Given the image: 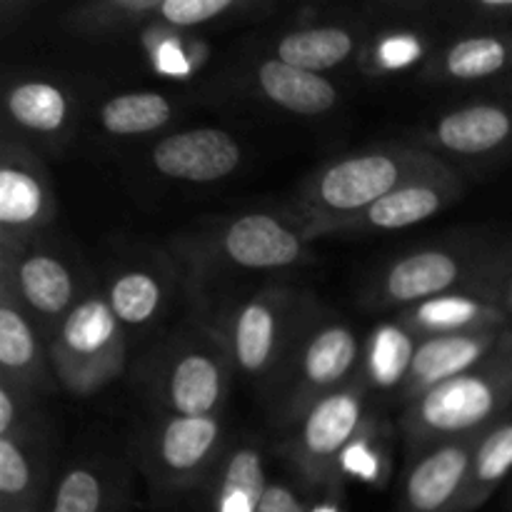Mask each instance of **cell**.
Masks as SVG:
<instances>
[{"label": "cell", "instance_id": "cell-42", "mask_svg": "<svg viewBox=\"0 0 512 512\" xmlns=\"http://www.w3.org/2000/svg\"><path fill=\"white\" fill-rule=\"evenodd\" d=\"M510 508H512V478H510Z\"/></svg>", "mask_w": 512, "mask_h": 512}, {"label": "cell", "instance_id": "cell-26", "mask_svg": "<svg viewBox=\"0 0 512 512\" xmlns=\"http://www.w3.org/2000/svg\"><path fill=\"white\" fill-rule=\"evenodd\" d=\"M103 295L125 333H143L168 310L170 283L148 260H130L113 270Z\"/></svg>", "mask_w": 512, "mask_h": 512}, {"label": "cell", "instance_id": "cell-9", "mask_svg": "<svg viewBox=\"0 0 512 512\" xmlns=\"http://www.w3.org/2000/svg\"><path fill=\"white\" fill-rule=\"evenodd\" d=\"M308 258L310 240L290 213H240L190 240V263L210 273H280Z\"/></svg>", "mask_w": 512, "mask_h": 512}, {"label": "cell", "instance_id": "cell-40", "mask_svg": "<svg viewBox=\"0 0 512 512\" xmlns=\"http://www.w3.org/2000/svg\"><path fill=\"white\" fill-rule=\"evenodd\" d=\"M495 293H498L500 308L505 310V315H508V320L512 323V258H510V263L503 268V273L498 275Z\"/></svg>", "mask_w": 512, "mask_h": 512}, {"label": "cell", "instance_id": "cell-11", "mask_svg": "<svg viewBox=\"0 0 512 512\" xmlns=\"http://www.w3.org/2000/svg\"><path fill=\"white\" fill-rule=\"evenodd\" d=\"M418 145L445 163H508L512 160V98L490 93L453 105L423 125Z\"/></svg>", "mask_w": 512, "mask_h": 512}, {"label": "cell", "instance_id": "cell-4", "mask_svg": "<svg viewBox=\"0 0 512 512\" xmlns=\"http://www.w3.org/2000/svg\"><path fill=\"white\" fill-rule=\"evenodd\" d=\"M315 310L318 303L310 295L270 285L238 300L215 333L228 350L233 370L270 393Z\"/></svg>", "mask_w": 512, "mask_h": 512}, {"label": "cell", "instance_id": "cell-7", "mask_svg": "<svg viewBox=\"0 0 512 512\" xmlns=\"http://www.w3.org/2000/svg\"><path fill=\"white\" fill-rule=\"evenodd\" d=\"M233 363L215 328L195 330L165 345L148 370V395L158 415H223Z\"/></svg>", "mask_w": 512, "mask_h": 512}, {"label": "cell", "instance_id": "cell-10", "mask_svg": "<svg viewBox=\"0 0 512 512\" xmlns=\"http://www.w3.org/2000/svg\"><path fill=\"white\" fill-rule=\"evenodd\" d=\"M368 393L363 380H355L318 400L293 425L288 458L308 490L345 488L338 475L340 460L368 423Z\"/></svg>", "mask_w": 512, "mask_h": 512}, {"label": "cell", "instance_id": "cell-14", "mask_svg": "<svg viewBox=\"0 0 512 512\" xmlns=\"http://www.w3.org/2000/svg\"><path fill=\"white\" fill-rule=\"evenodd\" d=\"M463 193V175L450 163H440L405 180L400 188H395L393 193H388L363 213L325 228L315 240L335 238V235H375L408 230L413 225L428 223L430 218L448 210L450 205L458 203Z\"/></svg>", "mask_w": 512, "mask_h": 512}, {"label": "cell", "instance_id": "cell-25", "mask_svg": "<svg viewBox=\"0 0 512 512\" xmlns=\"http://www.w3.org/2000/svg\"><path fill=\"white\" fill-rule=\"evenodd\" d=\"M365 35L350 23H308L285 30L270 43V55L295 68L325 75L328 70L360 60Z\"/></svg>", "mask_w": 512, "mask_h": 512}, {"label": "cell", "instance_id": "cell-13", "mask_svg": "<svg viewBox=\"0 0 512 512\" xmlns=\"http://www.w3.org/2000/svg\"><path fill=\"white\" fill-rule=\"evenodd\" d=\"M55 215L50 175L35 150L5 133L0 143V250L40 238Z\"/></svg>", "mask_w": 512, "mask_h": 512}, {"label": "cell", "instance_id": "cell-28", "mask_svg": "<svg viewBox=\"0 0 512 512\" xmlns=\"http://www.w3.org/2000/svg\"><path fill=\"white\" fill-rule=\"evenodd\" d=\"M420 338L398 318L385 320L363 340V370L360 380L375 393H395L400 398L410 375Z\"/></svg>", "mask_w": 512, "mask_h": 512}, {"label": "cell", "instance_id": "cell-24", "mask_svg": "<svg viewBox=\"0 0 512 512\" xmlns=\"http://www.w3.org/2000/svg\"><path fill=\"white\" fill-rule=\"evenodd\" d=\"M73 95L48 78H20L5 88V118L23 138L58 143L73 125Z\"/></svg>", "mask_w": 512, "mask_h": 512}, {"label": "cell", "instance_id": "cell-17", "mask_svg": "<svg viewBox=\"0 0 512 512\" xmlns=\"http://www.w3.org/2000/svg\"><path fill=\"white\" fill-rule=\"evenodd\" d=\"M150 165L170 180L218 183L243 165V145L223 128L180 130L153 145Z\"/></svg>", "mask_w": 512, "mask_h": 512}, {"label": "cell", "instance_id": "cell-32", "mask_svg": "<svg viewBox=\"0 0 512 512\" xmlns=\"http://www.w3.org/2000/svg\"><path fill=\"white\" fill-rule=\"evenodd\" d=\"M160 0H95V3L73 8L65 18L85 38H120L138 35L148 25H155Z\"/></svg>", "mask_w": 512, "mask_h": 512}, {"label": "cell", "instance_id": "cell-8", "mask_svg": "<svg viewBox=\"0 0 512 512\" xmlns=\"http://www.w3.org/2000/svg\"><path fill=\"white\" fill-rule=\"evenodd\" d=\"M230 440L223 415H158L138 440V463L158 500L195 495L223 460Z\"/></svg>", "mask_w": 512, "mask_h": 512}, {"label": "cell", "instance_id": "cell-30", "mask_svg": "<svg viewBox=\"0 0 512 512\" xmlns=\"http://www.w3.org/2000/svg\"><path fill=\"white\" fill-rule=\"evenodd\" d=\"M438 45L425 30L410 25H390L365 40L358 65L370 78H395L413 68H425ZM418 70V73H420Z\"/></svg>", "mask_w": 512, "mask_h": 512}, {"label": "cell", "instance_id": "cell-27", "mask_svg": "<svg viewBox=\"0 0 512 512\" xmlns=\"http://www.w3.org/2000/svg\"><path fill=\"white\" fill-rule=\"evenodd\" d=\"M45 512H128V480L103 460H78L53 480Z\"/></svg>", "mask_w": 512, "mask_h": 512}, {"label": "cell", "instance_id": "cell-41", "mask_svg": "<svg viewBox=\"0 0 512 512\" xmlns=\"http://www.w3.org/2000/svg\"><path fill=\"white\" fill-rule=\"evenodd\" d=\"M490 93H495V95H510V98H512V78L505 80V83L495 85V88H490Z\"/></svg>", "mask_w": 512, "mask_h": 512}, {"label": "cell", "instance_id": "cell-39", "mask_svg": "<svg viewBox=\"0 0 512 512\" xmlns=\"http://www.w3.org/2000/svg\"><path fill=\"white\" fill-rule=\"evenodd\" d=\"M310 512H345V488L310 490Z\"/></svg>", "mask_w": 512, "mask_h": 512}, {"label": "cell", "instance_id": "cell-31", "mask_svg": "<svg viewBox=\"0 0 512 512\" xmlns=\"http://www.w3.org/2000/svg\"><path fill=\"white\" fill-rule=\"evenodd\" d=\"M175 108L168 95L155 90H130L105 100L98 125L115 138H143L173 123Z\"/></svg>", "mask_w": 512, "mask_h": 512}, {"label": "cell", "instance_id": "cell-20", "mask_svg": "<svg viewBox=\"0 0 512 512\" xmlns=\"http://www.w3.org/2000/svg\"><path fill=\"white\" fill-rule=\"evenodd\" d=\"M268 480V460L258 440L230 443L215 473L195 493V512H258Z\"/></svg>", "mask_w": 512, "mask_h": 512}, {"label": "cell", "instance_id": "cell-36", "mask_svg": "<svg viewBox=\"0 0 512 512\" xmlns=\"http://www.w3.org/2000/svg\"><path fill=\"white\" fill-rule=\"evenodd\" d=\"M38 400V395L0 378V438L40 433L43 415H40Z\"/></svg>", "mask_w": 512, "mask_h": 512}, {"label": "cell", "instance_id": "cell-6", "mask_svg": "<svg viewBox=\"0 0 512 512\" xmlns=\"http://www.w3.org/2000/svg\"><path fill=\"white\" fill-rule=\"evenodd\" d=\"M55 380L75 398H90L123 375L128 363V333L105 300L90 288L73 313L48 338Z\"/></svg>", "mask_w": 512, "mask_h": 512}, {"label": "cell", "instance_id": "cell-19", "mask_svg": "<svg viewBox=\"0 0 512 512\" xmlns=\"http://www.w3.org/2000/svg\"><path fill=\"white\" fill-rule=\"evenodd\" d=\"M0 378L38 398L58 388L43 330L5 288H0Z\"/></svg>", "mask_w": 512, "mask_h": 512}, {"label": "cell", "instance_id": "cell-18", "mask_svg": "<svg viewBox=\"0 0 512 512\" xmlns=\"http://www.w3.org/2000/svg\"><path fill=\"white\" fill-rule=\"evenodd\" d=\"M495 283L478 285V288L455 290L440 298L425 300L398 313V320L408 330H413L420 340L440 338V335H465L488 333V330H508L512 323L500 308Z\"/></svg>", "mask_w": 512, "mask_h": 512}, {"label": "cell", "instance_id": "cell-22", "mask_svg": "<svg viewBox=\"0 0 512 512\" xmlns=\"http://www.w3.org/2000/svg\"><path fill=\"white\" fill-rule=\"evenodd\" d=\"M503 335L505 330H488V333L440 335V338L420 340L400 400L408 405L428 390L438 388L440 383L468 373L493 353Z\"/></svg>", "mask_w": 512, "mask_h": 512}, {"label": "cell", "instance_id": "cell-5", "mask_svg": "<svg viewBox=\"0 0 512 512\" xmlns=\"http://www.w3.org/2000/svg\"><path fill=\"white\" fill-rule=\"evenodd\" d=\"M360 370L363 340L353 325L318 305L268 393L278 423L293 428L318 400L360 380Z\"/></svg>", "mask_w": 512, "mask_h": 512}, {"label": "cell", "instance_id": "cell-23", "mask_svg": "<svg viewBox=\"0 0 512 512\" xmlns=\"http://www.w3.org/2000/svg\"><path fill=\"white\" fill-rule=\"evenodd\" d=\"M50 490L43 430L0 438V512H45Z\"/></svg>", "mask_w": 512, "mask_h": 512}, {"label": "cell", "instance_id": "cell-33", "mask_svg": "<svg viewBox=\"0 0 512 512\" xmlns=\"http://www.w3.org/2000/svg\"><path fill=\"white\" fill-rule=\"evenodd\" d=\"M138 35L150 65L165 78H188L200 70L203 48H200V40H195L185 30L148 25Z\"/></svg>", "mask_w": 512, "mask_h": 512}, {"label": "cell", "instance_id": "cell-37", "mask_svg": "<svg viewBox=\"0 0 512 512\" xmlns=\"http://www.w3.org/2000/svg\"><path fill=\"white\" fill-rule=\"evenodd\" d=\"M458 18L470 30H512V0H470L458 5Z\"/></svg>", "mask_w": 512, "mask_h": 512}, {"label": "cell", "instance_id": "cell-15", "mask_svg": "<svg viewBox=\"0 0 512 512\" xmlns=\"http://www.w3.org/2000/svg\"><path fill=\"white\" fill-rule=\"evenodd\" d=\"M475 440L478 435L453 440L410 458L395 512H463Z\"/></svg>", "mask_w": 512, "mask_h": 512}, {"label": "cell", "instance_id": "cell-3", "mask_svg": "<svg viewBox=\"0 0 512 512\" xmlns=\"http://www.w3.org/2000/svg\"><path fill=\"white\" fill-rule=\"evenodd\" d=\"M512 258V238L463 235L423 245L385 263L368 280L363 303L373 310H405L425 300L493 283Z\"/></svg>", "mask_w": 512, "mask_h": 512}, {"label": "cell", "instance_id": "cell-38", "mask_svg": "<svg viewBox=\"0 0 512 512\" xmlns=\"http://www.w3.org/2000/svg\"><path fill=\"white\" fill-rule=\"evenodd\" d=\"M258 512H310V490L300 480L290 483L270 475Z\"/></svg>", "mask_w": 512, "mask_h": 512}, {"label": "cell", "instance_id": "cell-34", "mask_svg": "<svg viewBox=\"0 0 512 512\" xmlns=\"http://www.w3.org/2000/svg\"><path fill=\"white\" fill-rule=\"evenodd\" d=\"M345 483H365L373 488H383L390 475V443L383 435L378 420L370 415L368 423L358 433V438L343 453L338 470Z\"/></svg>", "mask_w": 512, "mask_h": 512}, {"label": "cell", "instance_id": "cell-29", "mask_svg": "<svg viewBox=\"0 0 512 512\" xmlns=\"http://www.w3.org/2000/svg\"><path fill=\"white\" fill-rule=\"evenodd\" d=\"M512 478V410L478 435L465 485L463 512L483 508L495 490Z\"/></svg>", "mask_w": 512, "mask_h": 512}, {"label": "cell", "instance_id": "cell-1", "mask_svg": "<svg viewBox=\"0 0 512 512\" xmlns=\"http://www.w3.org/2000/svg\"><path fill=\"white\" fill-rule=\"evenodd\" d=\"M440 163L445 160L420 148L418 143L365 148L320 165L315 173H310L288 213L303 225L305 235L313 243L325 228L363 213L400 188L405 180Z\"/></svg>", "mask_w": 512, "mask_h": 512}, {"label": "cell", "instance_id": "cell-35", "mask_svg": "<svg viewBox=\"0 0 512 512\" xmlns=\"http://www.w3.org/2000/svg\"><path fill=\"white\" fill-rule=\"evenodd\" d=\"M255 8L258 5L245 3V0H160L155 25H168V28L190 33L200 25L240 18V15Z\"/></svg>", "mask_w": 512, "mask_h": 512}, {"label": "cell", "instance_id": "cell-16", "mask_svg": "<svg viewBox=\"0 0 512 512\" xmlns=\"http://www.w3.org/2000/svg\"><path fill=\"white\" fill-rule=\"evenodd\" d=\"M420 80L428 85H495L512 78V30H470L440 43Z\"/></svg>", "mask_w": 512, "mask_h": 512}, {"label": "cell", "instance_id": "cell-21", "mask_svg": "<svg viewBox=\"0 0 512 512\" xmlns=\"http://www.w3.org/2000/svg\"><path fill=\"white\" fill-rule=\"evenodd\" d=\"M248 83L260 100L300 118H320L340 103L338 85L328 75L295 68L273 55L253 63Z\"/></svg>", "mask_w": 512, "mask_h": 512}, {"label": "cell", "instance_id": "cell-2", "mask_svg": "<svg viewBox=\"0 0 512 512\" xmlns=\"http://www.w3.org/2000/svg\"><path fill=\"white\" fill-rule=\"evenodd\" d=\"M512 410V328L493 353L458 378L405 405L400 433L410 458L453 440L473 438Z\"/></svg>", "mask_w": 512, "mask_h": 512}, {"label": "cell", "instance_id": "cell-12", "mask_svg": "<svg viewBox=\"0 0 512 512\" xmlns=\"http://www.w3.org/2000/svg\"><path fill=\"white\" fill-rule=\"evenodd\" d=\"M0 288L10 290L25 313L43 330L45 340L73 313L88 290H80L78 275L40 238L20 248L0 250Z\"/></svg>", "mask_w": 512, "mask_h": 512}]
</instances>
